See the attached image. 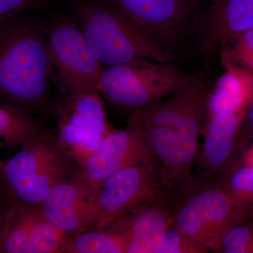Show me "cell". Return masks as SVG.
<instances>
[{
    "instance_id": "6da1fadb",
    "label": "cell",
    "mask_w": 253,
    "mask_h": 253,
    "mask_svg": "<svg viewBox=\"0 0 253 253\" xmlns=\"http://www.w3.org/2000/svg\"><path fill=\"white\" fill-rule=\"evenodd\" d=\"M211 88L208 73L201 70L174 94L131 112L144 128L168 194L176 196L192 184Z\"/></svg>"
},
{
    "instance_id": "7a4b0ae2",
    "label": "cell",
    "mask_w": 253,
    "mask_h": 253,
    "mask_svg": "<svg viewBox=\"0 0 253 253\" xmlns=\"http://www.w3.org/2000/svg\"><path fill=\"white\" fill-rule=\"evenodd\" d=\"M28 13L0 21V104L33 115L49 106L51 74L44 24Z\"/></svg>"
},
{
    "instance_id": "3957f363",
    "label": "cell",
    "mask_w": 253,
    "mask_h": 253,
    "mask_svg": "<svg viewBox=\"0 0 253 253\" xmlns=\"http://www.w3.org/2000/svg\"><path fill=\"white\" fill-rule=\"evenodd\" d=\"M88 44L101 64L109 66L145 59H171L169 49L122 10L104 0H76L70 6Z\"/></svg>"
},
{
    "instance_id": "277c9868",
    "label": "cell",
    "mask_w": 253,
    "mask_h": 253,
    "mask_svg": "<svg viewBox=\"0 0 253 253\" xmlns=\"http://www.w3.org/2000/svg\"><path fill=\"white\" fill-rule=\"evenodd\" d=\"M80 169L59 144L57 136L44 129L20 146L4 163V181L14 201L38 207L51 189Z\"/></svg>"
},
{
    "instance_id": "5b68a950",
    "label": "cell",
    "mask_w": 253,
    "mask_h": 253,
    "mask_svg": "<svg viewBox=\"0 0 253 253\" xmlns=\"http://www.w3.org/2000/svg\"><path fill=\"white\" fill-rule=\"evenodd\" d=\"M218 183L193 181L174 196L172 226L199 251L214 252L224 234L251 214Z\"/></svg>"
},
{
    "instance_id": "8992f818",
    "label": "cell",
    "mask_w": 253,
    "mask_h": 253,
    "mask_svg": "<svg viewBox=\"0 0 253 253\" xmlns=\"http://www.w3.org/2000/svg\"><path fill=\"white\" fill-rule=\"evenodd\" d=\"M191 76L170 63L139 59L103 70L97 89L111 104L132 112L174 94Z\"/></svg>"
},
{
    "instance_id": "52a82bcc",
    "label": "cell",
    "mask_w": 253,
    "mask_h": 253,
    "mask_svg": "<svg viewBox=\"0 0 253 253\" xmlns=\"http://www.w3.org/2000/svg\"><path fill=\"white\" fill-rule=\"evenodd\" d=\"M51 81L61 94L99 91L103 70L76 20L71 14L54 15L44 22Z\"/></svg>"
},
{
    "instance_id": "ba28073f",
    "label": "cell",
    "mask_w": 253,
    "mask_h": 253,
    "mask_svg": "<svg viewBox=\"0 0 253 253\" xmlns=\"http://www.w3.org/2000/svg\"><path fill=\"white\" fill-rule=\"evenodd\" d=\"M166 194L158 168L139 165L124 168L100 186L85 229L107 227Z\"/></svg>"
},
{
    "instance_id": "9c48e42d",
    "label": "cell",
    "mask_w": 253,
    "mask_h": 253,
    "mask_svg": "<svg viewBox=\"0 0 253 253\" xmlns=\"http://www.w3.org/2000/svg\"><path fill=\"white\" fill-rule=\"evenodd\" d=\"M146 166L160 169L144 128L135 118L130 116L129 123L121 130L113 129L99 149L80 169L83 178L91 185L99 189L113 174L131 166Z\"/></svg>"
},
{
    "instance_id": "30bf717a",
    "label": "cell",
    "mask_w": 253,
    "mask_h": 253,
    "mask_svg": "<svg viewBox=\"0 0 253 253\" xmlns=\"http://www.w3.org/2000/svg\"><path fill=\"white\" fill-rule=\"evenodd\" d=\"M246 111L218 113L206 120L204 146L195 163L193 181L218 183L239 161L246 149L239 136Z\"/></svg>"
},
{
    "instance_id": "8fae6325",
    "label": "cell",
    "mask_w": 253,
    "mask_h": 253,
    "mask_svg": "<svg viewBox=\"0 0 253 253\" xmlns=\"http://www.w3.org/2000/svg\"><path fill=\"white\" fill-rule=\"evenodd\" d=\"M64 236L35 206L14 201L3 214L2 253H64Z\"/></svg>"
},
{
    "instance_id": "7c38bea8",
    "label": "cell",
    "mask_w": 253,
    "mask_h": 253,
    "mask_svg": "<svg viewBox=\"0 0 253 253\" xmlns=\"http://www.w3.org/2000/svg\"><path fill=\"white\" fill-rule=\"evenodd\" d=\"M99 189L80 169L51 189L38 206L42 215L65 236L84 230L92 214Z\"/></svg>"
},
{
    "instance_id": "4fadbf2b",
    "label": "cell",
    "mask_w": 253,
    "mask_h": 253,
    "mask_svg": "<svg viewBox=\"0 0 253 253\" xmlns=\"http://www.w3.org/2000/svg\"><path fill=\"white\" fill-rule=\"evenodd\" d=\"M124 11L169 49L191 25L200 0H104Z\"/></svg>"
},
{
    "instance_id": "5bb4252c",
    "label": "cell",
    "mask_w": 253,
    "mask_h": 253,
    "mask_svg": "<svg viewBox=\"0 0 253 253\" xmlns=\"http://www.w3.org/2000/svg\"><path fill=\"white\" fill-rule=\"evenodd\" d=\"M174 196L166 194L106 228L122 233L126 253H156L160 239L172 225Z\"/></svg>"
},
{
    "instance_id": "9a60e30c",
    "label": "cell",
    "mask_w": 253,
    "mask_h": 253,
    "mask_svg": "<svg viewBox=\"0 0 253 253\" xmlns=\"http://www.w3.org/2000/svg\"><path fill=\"white\" fill-rule=\"evenodd\" d=\"M253 28V0H212L196 18L203 48L213 53L224 42Z\"/></svg>"
},
{
    "instance_id": "2e32d148",
    "label": "cell",
    "mask_w": 253,
    "mask_h": 253,
    "mask_svg": "<svg viewBox=\"0 0 253 253\" xmlns=\"http://www.w3.org/2000/svg\"><path fill=\"white\" fill-rule=\"evenodd\" d=\"M225 71L210 89L206 120L226 111L247 110L253 100V73L232 63H224Z\"/></svg>"
},
{
    "instance_id": "e0dca14e",
    "label": "cell",
    "mask_w": 253,
    "mask_h": 253,
    "mask_svg": "<svg viewBox=\"0 0 253 253\" xmlns=\"http://www.w3.org/2000/svg\"><path fill=\"white\" fill-rule=\"evenodd\" d=\"M56 111L59 118L96 134L106 136L113 130L99 91L61 94Z\"/></svg>"
},
{
    "instance_id": "ac0fdd59",
    "label": "cell",
    "mask_w": 253,
    "mask_h": 253,
    "mask_svg": "<svg viewBox=\"0 0 253 253\" xmlns=\"http://www.w3.org/2000/svg\"><path fill=\"white\" fill-rule=\"evenodd\" d=\"M66 253H126V241L122 233L109 228L84 229L64 236Z\"/></svg>"
},
{
    "instance_id": "d6986e66",
    "label": "cell",
    "mask_w": 253,
    "mask_h": 253,
    "mask_svg": "<svg viewBox=\"0 0 253 253\" xmlns=\"http://www.w3.org/2000/svg\"><path fill=\"white\" fill-rule=\"evenodd\" d=\"M44 129L31 113L0 104V149L20 147Z\"/></svg>"
},
{
    "instance_id": "ffe728a7",
    "label": "cell",
    "mask_w": 253,
    "mask_h": 253,
    "mask_svg": "<svg viewBox=\"0 0 253 253\" xmlns=\"http://www.w3.org/2000/svg\"><path fill=\"white\" fill-rule=\"evenodd\" d=\"M104 137L105 136L59 118L58 140L80 169L85 166L99 149Z\"/></svg>"
},
{
    "instance_id": "44dd1931",
    "label": "cell",
    "mask_w": 253,
    "mask_h": 253,
    "mask_svg": "<svg viewBox=\"0 0 253 253\" xmlns=\"http://www.w3.org/2000/svg\"><path fill=\"white\" fill-rule=\"evenodd\" d=\"M218 184L236 204L253 211V166L239 160Z\"/></svg>"
},
{
    "instance_id": "7402d4cb",
    "label": "cell",
    "mask_w": 253,
    "mask_h": 253,
    "mask_svg": "<svg viewBox=\"0 0 253 253\" xmlns=\"http://www.w3.org/2000/svg\"><path fill=\"white\" fill-rule=\"evenodd\" d=\"M219 48L223 64L232 63L253 73V28L233 37Z\"/></svg>"
},
{
    "instance_id": "603a6c76",
    "label": "cell",
    "mask_w": 253,
    "mask_h": 253,
    "mask_svg": "<svg viewBox=\"0 0 253 253\" xmlns=\"http://www.w3.org/2000/svg\"><path fill=\"white\" fill-rule=\"evenodd\" d=\"M214 252L253 253V211L224 234Z\"/></svg>"
},
{
    "instance_id": "cb8c5ba5",
    "label": "cell",
    "mask_w": 253,
    "mask_h": 253,
    "mask_svg": "<svg viewBox=\"0 0 253 253\" xmlns=\"http://www.w3.org/2000/svg\"><path fill=\"white\" fill-rule=\"evenodd\" d=\"M156 253H199L185 236L172 225L163 233Z\"/></svg>"
},
{
    "instance_id": "d4e9b609",
    "label": "cell",
    "mask_w": 253,
    "mask_h": 253,
    "mask_svg": "<svg viewBox=\"0 0 253 253\" xmlns=\"http://www.w3.org/2000/svg\"><path fill=\"white\" fill-rule=\"evenodd\" d=\"M53 0H0V21L45 7Z\"/></svg>"
},
{
    "instance_id": "484cf974",
    "label": "cell",
    "mask_w": 253,
    "mask_h": 253,
    "mask_svg": "<svg viewBox=\"0 0 253 253\" xmlns=\"http://www.w3.org/2000/svg\"><path fill=\"white\" fill-rule=\"evenodd\" d=\"M253 132V100L246 110V113L241 126H240L239 136L240 141L244 146H246Z\"/></svg>"
},
{
    "instance_id": "4316f807",
    "label": "cell",
    "mask_w": 253,
    "mask_h": 253,
    "mask_svg": "<svg viewBox=\"0 0 253 253\" xmlns=\"http://www.w3.org/2000/svg\"><path fill=\"white\" fill-rule=\"evenodd\" d=\"M239 161L244 164L253 166V144L251 147L246 148L242 153Z\"/></svg>"
},
{
    "instance_id": "83f0119b",
    "label": "cell",
    "mask_w": 253,
    "mask_h": 253,
    "mask_svg": "<svg viewBox=\"0 0 253 253\" xmlns=\"http://www.w3.org/2000/svg\"><path fill=\"white\" fill-rule=\"evenodd\" d=\"M3 215L0 214V253H1V239H2Z\"/></svg>"
},
{
    "instance_id": "f1b7e54d",
    "label": "cell",
    "mask_w": 253,
    "mask_h": 253,
    "mask_svg": "<svg viewBox=\"0 0 253 253\" xmlns=\"http://www.w3.org/2000/svg\"><path fill=\"white\" fill-rule=\"evenodd\" d=\"M3 165H4V163L1 162V160H0V171L1 170V168L3 167Z\"/></svg>"
},
{
    "instance_id": "f546056e",
    "label": "cell",
    "mask_w": 253,
    "mask_h": 253,
    "mask_svg": "<svg viewBox=\"0 0 253 253\" xmlns=\"http://www.w3.org/2000/svg\"><path fill=\"white\" fill-rule=\"evenodd\" d=\"M0 181H1V171H0Z\"/></svg>"
},
{
    "instance_id": "4dcf8cb0",
    "label": "cell",
    "mask_w": 253,
    "mask_h": 253,
    "mask_svg": "<svg viewBox=\"0 0 253 253\" xmlns=\"http://www.w3.org/2000/svg\"><path fill=\"white\" fill-rule=\"evenodd\" d=\"M251 138H253V132L252 136H251Z\"/></svg>"
}]
</instances>
